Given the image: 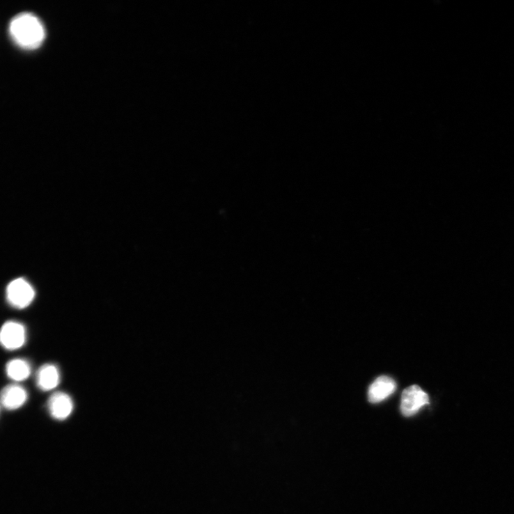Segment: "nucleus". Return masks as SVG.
I'll use <instances>...</instances> for the list:
<instances>
[{
  "label": "nucleus",
  "mask_w": 514,
  "mask_h": 514,
  "mask_svg": "<svg viewBox=\"0 0 514 514\" xmlns=\"http://www.w3.org/2000/svg\"><path fill=\"white\" fill-rule=\"evenodd\" d=\"M396 389V384L391 377L382 376L371 384L368 391V402L373 404L380 403Z\"/></svg>",
  "instance_id": "0eeeda50"
},
{
  "label": "nucleus",
  "mask_w": 514,
  "mask_h": 514,
  "mask_svg": "<svg viewBox=\"0 0 514 514\" xmlns=\"http://www.w3.org/2000/svg\"><path fill=\"white\" fill-rule=\"evenodd\" d=\"M61 376L59 367L52 364L42 366L36 375L38 387L43 391L55 389L61 383Z\"/></svg>",
  "instance_id": "6e6552de"
},
{
  "label": "nucleus",
  "mask_w": 514,
  "mask_h": 514,
  "mask_svg": "<svg viewBox=\"0 0 514 514\" xmlns=\"http://www.w3.org/2000/svg\"><path fill=\"white\" fill-rule=\"evenodd\" d=\"M428 404L430 398L428 394L420 387L413 385L407 388L403 393L401 412L405 416H412Z\"/></svg>",
  "instance_id": "20e7f679"
},
{
  "label": "nucleus",
  "mask_w": 514,
  "mask_h": 514,
  "mask_svg": "<svg viewBox=\"0 0 514 514\" xmlns=\"http://www.w3.org/2000/svg\"><path fill=\"white\" fill-rule=\"evenodd\" d=\"M26 340L25 327L16 321L6 322L0 329V345L10 351L22 348Z\"/></svg>",
  "instance_id": "7ed1b4c3"
},
{
  "label": "nucleus",
  "mask_w": 514,
  "mask_h": 514,
  "mask_svg": "<svg viewBox=\"0 0 514 514\" xmlns=\"http://www.w3.org/2000/svg\"><path fill=\"white\" fill-rule=\"evenodd\" d=\"M10 34L20 47L33 50L40 47L45 39V30L42 22L31 13H22L10 22Z\"/></svg>",
  "instance_id": "f257e3e1"
},
{
  "label": "nucleus",
  "mask_w": 514,
  "mask_h": 514,
  "mask_svg": "<svg viewBox=\"0 0 514 514\" xmlns=\"http://www.w3.org/2000/svg\"><path fill=\"white\" fill-rule=\"evenodd\" d=\"M47 408L50 415L54 419L63 421L72 413L74 403L72 398L68 394L56 392L49 397Z\"/></svg>",
  "instance_id": "39448f33"
},
{
  "label": "nucleus",
  "mask_w": 514,
  "mask_h": 514,
  "mask_svg": "<svg viewBox=\"0 0 514 514\" xmlns=\"http://www.w3.org/2000/svg\"><path fill=\"white\" fill-rule=\"evenodd\" d=\"M27 391L17 384H10L0 392V403L10 411L22 407L27 401Z\"/></svg>",
  "instance_id": "423d86ee"
},
{
  "label": "nucleus",
  "mask_w": 514,
  "mask_h": 514,
  "mask_svg": "<svg viewBox=\"0 0 514 514\" xmlns=\"http://www.w3.org/2000/svg\"><path fill=\"white\" fill-rule=\"evenodd\" d=\"M31 365L23 359H13L6 365L8 377L16 382L26 380L31 376Z\"/></svg>",
  "instance_id": "1a4fd4ad"
},
{
  "label": "nucleus",
  "mask_w": 514,
  "mask_h": 514,
  "mask_svg": "<svg viewBox=\"0 0 514 514\" xmlns=\"http://www.w3.org/2000/svg\"><path fill=\"white\" fill-rule=\"evenodd\" d=\"M6 293L8 303L18 309L30 306L36 297L33 286L23 278L11 281L8 286Z\"/></svg>",
  "instance_id": "f03ea898"
}]
</instances>
